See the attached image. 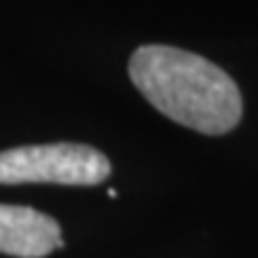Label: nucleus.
I'll list each match as a JSON object with an SVG mask.
<instances>
[{
	"instance_id": "obj_1",
	"label": "nucleus",
	"mask_w": 258,
	"mask_h": 258,
	"mask_svg": "<svg viewBox=\"0 0 258 258\" xmlns=\"http://www.w3.org/2000/svg\"><path fill=\"white\" fill-rule=\"evenodd\" d=\"M129 77L158 112L208 137L227 134L241 120V93L211 60L172 46H141Z\"/></svg>"
},
{
	"instance_id": "obj_2",
	"label": "nucleus",
	"mask_w": 258,
	"mask_h": 258,
	"mask_svg": "<svg viewBox=\"0 0 258 258\" xmlns=\"http://www.w3.org/2000/svg\"><path fill=\"white\" fill-rule=\"evenodd\" d=\"M110 175V160L86 144H41L0 151V184L96 186Z\"/></svg>"
},
{
	"instance_id": "obj_3",
	"label": "nucleus",
	"mask_w": 258,
	"mask_h": 258,
	"mask_svg": "<svg viewBox=\"0 0 258 258\" xmlns=\"http://www.w3.org/2000/svg\"><path fill=\"white\" fill-rule=\"evenodd\" d=\"M62 246L55 218L27 206L0 203V253L17 258H43Z\"/></svg>"
}]
</instances>
